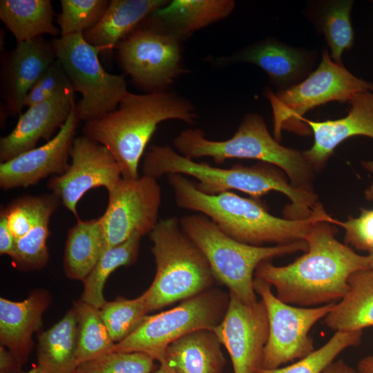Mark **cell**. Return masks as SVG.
<instances>
[{
	"instance_id": "obj_1",
	"label": "cell",
	"mask_w": 373,
	"mask_h": 373,
	"mask_svg": "<svg viewBox=\"0 0 373 373\" xmlns=\"http://www.w3.org/2000/svg\"><path fill=\"white\" fill-rule=\"evenodd\" d=\"M336 231L329 221L316 222L304 238L307 251L285 266L262 262L255 278L274 286L278 298L291 305L318 307L340 301L350 289L349 277L370 265L367 256L336 238Z\"/></svg>"
},
{
	"instance_id": "obj_2",
	"label": "cell",
	"mask_w": 373,
	"mask_h": 373,
	"mask_svg": "<svg viewBox=\"0 0 373 373\" xmlns=\"http://www.w3.org/2000/svg\"><path fill=\"white\" fill-rule=\"evenodd\" d=\"M166 178L180 208L206 216L224 233L247 245H278L304 240L314 224L321 220L332 222L334 219L319 202L307 218H280L271 215L258 200L231 191L208 195L200 191L185 175L171 173Z\"/></svg>"
},
{
	"instance_id": "obj_3",
	"label": "cell",
	"mask_w": 373,
	"mask_h": 373,
	"mask_svg": "<svg viewBox=\"0 0 373 373\" xmlns=\"http://www.w3.org/2000/svg\"><path fill=\"white\" fill-rule=\"evenodd\" d=\"M197 117L191 102L175 93L128 91L118 108L85 122L82 133L110 151L123 178L137 179L140 160L157 125L170 119L193 124Z\"/></svg>"
},
{
	"instance_id": "obj_4",
	"label": "cell",
	"mask_w": 373,
	"mask_h": 373,
	"mask_svg": "<svg viewBox=\"0 0 373 373\" xmlns=\"http://www.w3.org/2000/svg\"><path fill=\"white\" fill-rule=\"evenodd\" d=\"M171 173L194 178L198 180L195 183L196 188L208 195L237 190L258 200L271 191L282 193L291 202L285 208L284 213L289 218L308 217L318 202L313 191L293 186L280 171L271 164H236L229 169L220 168L188 159L168 145L151 146L144 155L143 175L157 179Z\"/></svg>"
},
{
	"instance_id": "obj_5",
	"label": "cell",
	"mask_w": 373,
	"mask_h": 373,
	"mask_svg": "<svg viewBox=\"0 0 373 373\" xmlns=\"http://www.w3.org/2000/svg\"><path fill=\"white\" fill-rule=\"evenodd\" d=\"M173 144L180 154L193 160L209 157L221 164L229 159L257 160L282 170L293 186L312 191L314 169L303 152L281 145L269 133L263 117L257 113L247 114L228 140H209L201 129L195 128L180 132Z\"/></svg>"
},
{
	"instance_id": "obj_6",
	"label": "cell",
	"mask_w": 373,
	"mask_h": 373,
	"mask_svg": "<svg viewBox=\"0 0 373 373\" xmlns=\"http://www.w3.org/2000/svg\"><path fill=\"white\" fill-rule=\"evenodd\" d=\"M156 274L143 293L147 312L161 309L211 289L216 280L201 251L176 217L160 220L149 233Z\"/></svg>"
},
{
	"instance_id": "obj_7",
	"label": "cell",
	"mask_w": 373,
	"mask_h": 373,
	"mask_svg": "<svg viewBox=\"0 0 373 373\" xmlns=\"http://www.w3.org/2000/svg\"><path fill=\"white\" fill-rule=\"evenodd\" d=\"M179 220L184 233L205 256L216 280L247 304L258 301L254 276L260 263L308 249L305 240L270 247L242 243L198 213L184 216Z\"/></svg>"
},
{
	"instance_id": "obj_8",
	"label": "cell",
	"mask_w": 373,
	"mask_h": 373,
	"mask_svg": "<svg viewBox=\"0 0 373 373\" xmlns=\"http://www.w3.org/2000/svg\"><path fill=\"white\" fill-rule=\"evenodd\" d=\"M367 91L373 92V83L354 76L343 64L334 61L325 49L317 68L303 81L276 93L265 89L273 111L274 138L280 142L286 129L301 135L310 134V128L303 121L307 111L330 102H349L357 94Z\"/></svg>"
},
{
	"instance_id": "obj_9",
	"label": "cell",
	"mask_w": 373,
	"mask_h": 373,
	"mask_svg": "<svg viewBox=\"0 0 373 373\" xmlns=\"http://www.w3.org/2000/svg\"><path fill=\"white\" fill-rule=\"evenodd\" d=\"M229 300V294L211 288L171 309L147 315L111 352H142L161 363L166 347L175 341L199 329L213 330L223 319Z\"/></svg>"
},
{
	"instance_id": "obj_10",
	"label": "cell",
	"mask_w": 373,
	"mask_h": 373,
	"mask_svg": "<svg viewBox=\"0 0 373 373\" xmlns=\"http://www.w3.org/2000/svg\"><path fill=\"white\" fill-rule=\"evenodd\" d=\"M56 59L74 90L82 95L76 103L79 121L97 119L117 108L128 92L124 75H114L102 67V49L88 43L83 33L61 36L52 41Z\"/></svg>"
},
{
	"instance_id": "obj_11",
	"label": "cell",
	"mask_w": 373,
	"mask_h": 373,
	"mask_svg": "<svg viewBox=\"0 0 373 373\" xmlns=\"http://www.w3.org/2000/svg\"><path fill=\"white\" fill-rule=\"evenodd\" d=\"M271 287L263 280L254 279V290L265 304L269 320V337L260 367L267 370L278 368L312 353L314 346L309 331L336 303L314 307L291 305L278 298Z\"/></svg>"
},
{
	"instance_id": "obj_12",
	"label": "cell",
	"mask_w": 373,
	"mask_h": 373,
	"mask_svg": "<svg viewBox=\"0 0 373 373\" xmlns=\"http://www.w3.org/2000/svg\"><path fill=\"white\" fill-rule=\"evenodd\" d=\"M145 21L117 45V58L135 84L149 93L162 91L182 70L179 39Z\"/></svg>"
},
{
	"instance_id": "obj_13",
	"label": "cell",
	"mask_w": 373,
	"mask_h": 373,
	"mask_svg": "<svg viewBox=\"0 0 373 373\" xmlns=\"http://www.w3.org/2000/svg\"><path fill=\"white\" fill-rule=\"evenodd\" d=\"M108 200L101 216L105 250L126 240L133 233H150L158 221L161 189L157 179L142 175L122 178L108 191Z\"/></svg>"
},
{
	"instance_id": "obj_14",
	"label": "cell",
	"mask_w": 373,
	"mask_h": 373,
	"mask_svg": "<svg viewBox=\"0 0 373 373\" xmlns=\"http://www.w3.org/2000/svg\"><path fill=\"white\" fill-rule=\"evenodd\" d=\"M70 157L71 163L68 170L61 175L52 177L47 187L78 219L77 205L84 195L101 186L110 191L122 178V173L110 151L84 135L75 138Z\"/></svg>"
},
{
	"instance_id": "obj_15",
	"label": "cell",
	"mask_w": 373,
	"mask_h": 373,
	"mask_svg": "<svg viewBox=\"0 0 373 373\" xmlns=\"http://www.w3.org/2000/svg\"><path fill=\"white\" fill-rule=\"evenodd\" d=\"M229 294L225 315L213 331L230 356L233 373H255L269 337L267 309L261 300L247 304Z\"/></svg>"
},
{
	"instance_id": "obj_16",
	"label": "cell",
	"mask_w": 373,
	"mask_h": 373,
	"mask_svg": "<svg viewBox=\"0 0 373 373\" xmlns=\"http://www.w3.org/2000/svg\"><path fill=\"white\" fill-rule=\"evenodd\" d=\"M79 119L76 105L58 133L44 145L0 164V187L26 188L50 175H61L68 169L73 140Z\"/></svg>"
},
{
	"instance_id": "obj_17",
	"label": "cell",
	"mask_w": 373,
	"mask_h": 373,
	"mask_svg": "<svg viewBox=\"0 0 373 373\" xmlns=\"http://www.w3.org/2000/svg\"><path fill=\"white\" fill-rule=\"evenodd\" d=\"M75 93L70 86L21 113L12 131L0 139V162H6L35 148L41 139L50 141L56 131L66 122L76 105Z\"/></svg>"
},
{
	"instance_id": "obj_18",
	"label": "cell",
	"mask_w": 373,
	"mask_h": 373,
	"mask_svg": "<svg viewBox=\"0 0 373 373\" xmlns=\"http://www.w3.org/2000/svg\"><path fill=\"white\" fill-rule=\"evenodd\" d=\"M56 59L52 43L42 37L17 43L1 58V94L8 112L20 115L29 90Z\"/></svg>"
},
{
	"instance_id": "obj_19",
	"label": "cell",
	"mask_w": 373,
	"mask_h": 373,
	"mask_svg": "<svg viewBox=\"0 0 373 373\" xmlns=\"http://www.w3.org/2000/svg\"><path fill=\"white\" fill-rule=\"evenodd\" d=\"M350 109L345 117L323 122L304 118L314 133V144L303 152L314 169L323 168L334 149L346 139L363 135L373 139V92H363L350 102Z\"/></svg>"
},
{
	"instance_id": "obj_20",
	"label": "cell",
	"mask_w": 373,
	"mask_h": 373,
	"mask_svg": "<svg viewBox=\"0 0 373 373\" xmlns=\"http://www.w3.org/2000/svg\"><path fill=\"white\" fill-rule=\"evenodd\" d=\"M231 60L258 66L280 91L298 84L312 72L316 52L267 39L242 49Z\"/></svg>"
},
{
	"instance_id": "obj_21",
	"label": "cell",
	"mask_w": 373,
	"mask_h": 373,
	"mask_svg": "<svg viewBox=\"0 0 373 373\" xmlns=\"http://www.w3.org/2000/svg\"><path fill=\"white\" fill-rule=\"evenodd\" d=\"M166 0H111L101 19L84 32L85 40L104 50L117 45L143 21L166 6Z\"/></svg>"
},
{
	"instance_id": "obj_22",
	"label": "cell",
	"mask_w": 373,
	"mask_h": 373,
	"mask_svg": "<svg viewBox=\"0 0 373 373\" xmlns=\"http://www.w3.org/2000/svg\"><path fill=\"white\" fill-rule=\"evenodd\" d=\"M47 298L41 293L31 294L23 301L0 298L1 343L8 347L19 362L30 349L32 334L41 325Z\"/></svg>"
},
{
	"instance_id": "obj_23",
	"label": "cell",
	"mask_w": 373,
	"mask_h": 373,
	"mask_svg": "<svg viewBox=\"0 0 373 373\" xmlns=\"http://www.w3.org/2000/svg\"><path fill=\"white\" fill-rule=\"evenodd\" d=\"M235 5L233 0H173L148 19L180 39L227 17Z\"/></svg>"
},
{
	"instance_id": "obj_24",
	"label": "cell",
	"mask_w": 373,
	"mask_h": 373,
	"mask_svg": "<svg viewBox=\"0 0 373 373\" xmlns=\"http://www.w3.org/2000/svg\"><path fill=\"white\" fill-rule=\"evenodd\" d=\"M213 330L199 329L171 343L164 361L179 373H222L225 358Z\"/></svg>"
},
{
	"instance_id": "obj_25",
	"label": "cell",
	"mask_w": 373,
	"mask_h": 373,
	"mask_svg": "<svg viewBox=\"0 0 373 373\" xmlns=\"http://www.w3.org/2000/svg\"><path fill=\"white\" fill-rule=\"evenodd\" d=\"M347 283V293L324 318L326 325L335 332L373 326V269L352 274Z\"/></svg>"
},
{
	"instance_id": "obj_26",
	"label": "cell",
	"mask_w": 373,
	"mask_h": 373,
	"mask_svg": "<svg viewBox=\"0 0 373 373\" xmlns=\"http://www.w3.org/2000/svg\"><path fill=\"white\" fill-rule=\"evenodd\" d=\"M78 334L77 311L68 312L39 337L37 367L43 373H75Z\"/></svg>"
},
{
	"instance_id": "obj_27",
	"label": "cell",
	"mask_w": 373,
	"mask_h": 373,
	"mask_svg": "<svg viewBox=\"0 0 373 373\" xmlns=\"http://www.w3.org/2000/svg\"><path fill=\"white\" fill-rule=\"evenodd\" d=\"M106 240L101 217L82 220L68 231L64 268L73 279L84 280L105 251Z\"/></svg>"
},
{
	"instance_id": "obj_28",
	"label": "cell",
	"mask_w": 373,
	"mask_h": 373,
	"mask_svg": "<svg viewBox=\"0 0 373 373\" xmlns=\"http://www.w3.org/2000/svg\"><path fill=\"white\" fill-rule=\"evenodd\" d=\"M55 14L50 0L0 1V19L17 43L44 34L56 37L60 30L53 23Z\"/></svg>"
},
{
	"instance_id": "obj_29",
	"label": "cell",
	"mask_w": 373,
	"mask_h": 373,
	"mask_svg": "<svg viewBox=\"0 0 373 373\" xmlns=\"http://www.w3.org/2000/svg\"><path fill=\"white\" fill-rule=\"evenodd\" d=\"M61 200L52 193L43 194L41 205L33 227L25 236L15 240L14 262L23 269H38L48 262L47 240L49 222Z\"/></svg>"
},
{
	"instance_id": "obj_30",
	"label": "cell",
	"mask_w": 373,
	"mask_h": 373,
	"mask_svg": "<svg viewBox=\"0 0 373 373\" xmlns=\"http://www.w3.org/2000/svg\"><path fill=\"white\" fill-rule=\"evenodd\" d=\"M133 233L121 244L104 251L97 265L84 280V289L81 301L100 309L106 303L103 289L106 279L116 269L133 264L137 259L141 238Z\"/></svg>"
},
{
	"instance_id": "obj_31",
	"label": "cell",
	"mask_w": 373,
	"mask_h": 373,
	"mask_svg": "<svg viewBox=\"0 0 373 373\" xmlns=\"http://www.w3.org/2000/svg\"><path fill=\"white\" fill-rule=\"evenodd\" d=\"M75 309L78 318L76 351L78 367L111 352L115 343L101 318L99 309L80 301Z\"/></svg>"
},
{
	"instance_id": "obj_32",
	"label": "cell",
	"mask_w": 373,
	"mask_h": 373,
	"mask_svg": "<svg viewBox=\"0 0 373 373\" xmlns=\"http://www.w3.org/2000/svg\"><path fill=\"white\" fill-rule=\"evenodd\" d=\"M353 2L352 0L326 2L318 17V26L330 48V57L338 64H342L343 52L354 44V35L350 20Z\"/></svg>"
},
{
	"instance_id": "obj_33",
	"label": "cell",
	"mask_w": 373,
	"mask_h": 373,
	"mask_svg": "<svg viewBox=\"0 0 373 373\" xmlns=\"http://www.w3.org/2000/svg\"><path fill=\"white\" fill-rule=\"evenodd\" d=\"M362 335L363 330L335 332L323 346L296 363L271 370L259 368L255 373H322L343 350L358 346Z\"/></svg>"
},
{
	"instance_id": "obj_34",
	"label": "cell",
	"mask_w": 373,
	"mask_h": 373,
	"mask_svg": "<svg viewBox=\"0 0 373 373\" xmlns=\"http://www.w3.org/2000/svg\"><path fill=\"white\" fill-rule=\"evenodd\" d=\"M101 318L115 343L131 334L148 313L142 294L133 299L117 298L106 302L99 309Z\"/></svg>"
},
{
	"instance_id": "obj_35",
	"label": "cell",
	"mask_w": 373,
	"mask_h": 373,
	"mask_svg": "<svg viewBox=\"0 0 373 373\" xmlns=\"http://www.w3.org/2000/svg\"><path fill=\"white\" fill-rule=\"evenodd\" d=\"M108 0H61L57 15L61 36L84 33L94 26L106 10Z\"/></svg>"
},
{
	"instance_id": "obj_36",
	"label": "cell",
	"mask_w": 373,
	"mask_h": 373,
	"mask_svg": "<svg viewBox=\"0 0 373 373\" xmlns=\"http://www.w3.org/2000/svg\"><path fill=\"white\" fill-rule=\"evenodd\" d=\"M155 361L142 352H110L79 365L75 373H151Z\"/></svg>"
},
{
	"instance_id": "obj_37",
	"label": "cell",
	"mask_w": 373,
	"mask_h": 373,
	"mask_svg": "<svg viewBox=\"0 0 373 373\" xmlns=\"http://www.w3.org/2000/svg\"><path fill=\"white\" fill-rule=\"evenodd\" d=\"M42 195H26L15 199L1 211L15 240L25 236L33 227L41 205Z\"/></svg>"
},
{
	"instance_id": "obj_38",
	"label": "cell",
	"mask_w": 373,
	"mask_h": 373,
	"mask_svg": "<svg viewBox=\"0 0 373 373\" xmlns=\"http://www.w3.org/2000/svg\"><path fill=\"white\" fill-rule=\"evenodd\" d=\"M70 86L66 74L56 59L29 90L24 99V106L44 102Z\"/></svg>"
},
{
	"instance_id": "obj_39",
	"label": "cell",
	"mask_w": 373,
	"mask_h": 373,
	"mask_svg": "<svg viewBox=\"0 0 373 373\" xmlns=\"http://www.w3.org/2000/svg\"><path fill=\"white\" fill-rule=\"evenodd\" d=\"M358 217L350 216L346 221L334 220V224L345 229V242L359 250H373V210L361 208Z\"/></svg>"
},
{
	"instance_id": "obj_40",
	"label": "cell",
	"mask_w": 373,
	"mask_h": 373,
	"mask_svg": "<svg viewBox=\"0 0 373 373\" xmlns=\"http://www.w3.org/2000/svg\"><path fill=\"white\" fill-rule=\"evenodd\" d=\"M15 239L8 229L6 217L0 213V254L11 258L15 250Z\"/></svg>"
},
{
	"instance_id": "obj_41",
	"label": "cell",
	"mask_w": 373,
	"mask_h": 373,
	"mask_svg": "<svg viewBox=\"0 0 373 373\" xmlns=\"http://www.w3.org/2000/svg\"><path fill=\"white\" fill-rule=\"evenodd\" d=\"M12 354L8 352L4 347L0 348V371L1 373H10L16 370L18 363Z\"/></svg>"
},
{
	"instance_id": "obj_42",
	"label": "cell",
	"mask_w": 373,
	"mask_h": 373,
	"mask_svg": "<svg viewBox=\"0 0 373 373\" xmlns=\"http://www.w3.org/2000/svg\"><path fill=\"white\" fill-rule=\"evenodd\" d=\"M322 373H357V371L343 360L339 359L330 363Z\"/></svg>"
},
{
	"instance_id": "obj_43",
	"label": "cell",
	"mask_w": 373,
	"mask_h": 373,
	"mask_svg": "<svg viewBox=\"0 0 373 373\" xmlns=\"http://www.w3.org/2000/svg\"><path fill=\"white\" fill-rule=\"evenodd\" d=\"M357 373H373V355L361 359L356 367Z\"/></svg>"
},
{
	"instance_id": "obj_44",
	"label": "cell",
	"mask_w": 373,
	"mask_h": 373,
	"mask_svg": "<svg viewBox=\"0 0 373 373\" xmlns=\"http://www.w3.org/2000/svg\"><path fill=\"white\" fill-rule=\"evenodd\" d=\"M363 167L373 173V160L363 162ZM365 197L367 200H373V182L371 186L365 191Z\"/></svg>"
},
{
	"instance_id": "obj_45",
	"label": "cell",
	"mask_w": 373,
	"mask_h": 373,
	"mask_svg": "<svg viewBox=\"0 0 373 373\" xmlns=\"http://www.w3.org/2000/svg\"><path fill=\"white\" fill-rule=\"evenodd\" d=\"M153 373H179L172 367H171L169 365H167L165 362H161L160 363L159 367L154 371Z\"/></svg>"
},
{
	"instance_id": "obj_46",
	"label": "cell",
	"mask_w": 373,
	"mask_h": 373,
	"mask_svg": "<svg viewBox=\"0 0 373 373\" xmlns=\"http://www.w3.org/2000/svg\"><path fill=\"white\" fill-rule=\"evenodd\" d=\"M367 257L369 259L370 269H373V250L369 251V254L367 255Z\"/></svg>"
},
{
	"instance_id": "obj_47",
	"label": "cell",
	"mask_w": 373,
	"mask_h": 373,
	"mask_svg": "<svg viewBox=\"0 0 373 373\" xmlns=\"http://www.w3.org/2000/svg\"><path fill=\"white\" fill-rule=\"evenodd\" d=\"M24 373H43V372L39 370V368L37 366H36L33 369Z\"/></svg>"
}]
</instances>
